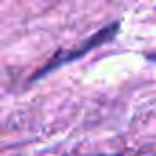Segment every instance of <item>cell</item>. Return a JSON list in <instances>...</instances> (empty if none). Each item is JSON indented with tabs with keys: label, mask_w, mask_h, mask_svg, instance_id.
<instances>
[]
</instances>
